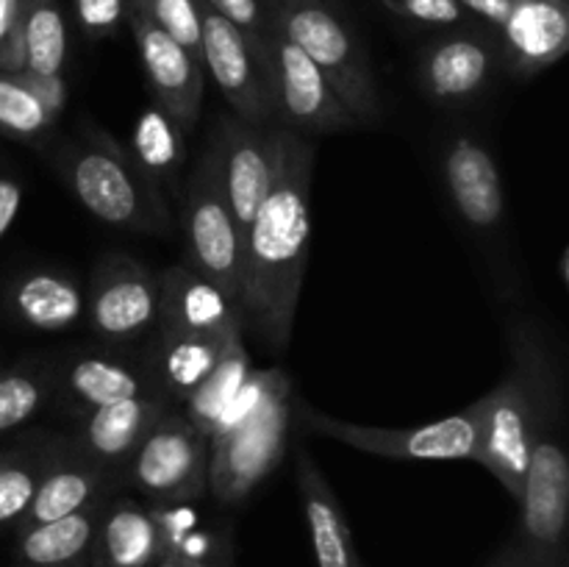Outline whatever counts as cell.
Wrapping results in <instances>:
<instances>
[{"mask_svg": "<svg viewBox=\"0 0 569 567\" xmlns=\"http://www.w3.org/2000/svg\"><path fill=\"white\" fill-rule=\"evenodd\" d=\"M311 172L315 148L287 131L281 170L242 242V328L272 348H287L303 289L311 237Z\"/></svg>", "mask_w": 569, "mask_h": 567, "instance_id": "1", "label": "cell"}, {"mask_svg": "<svg viewBox=\"0 0 569 567\" xmlns=\"http://www.w3.org/2000/svg\"><path fill=\"white\" fill-rule=\"evenodd\" d=\"M511 356L509 376L472 404L478 420L476 461L520 500L533 439L545 422L559 417V389L533 326H511Z\"/></svg>", "mask_w": 569, "mask_h": 567, "instance_id": "2", "label": "cell"}, {"mask_svg": "<svg viewBox=\"0 0 569 567\" xmlns=\"http://www.w3.org/2000/svg\"><path fill=\"white\" fill-rule=\"evenodd\" d=\"M292 384L281 370H250L209 439L206 493L237 506L270 476L287 450Z\"/></svg>", "mask_w": 569, "mask_h": 567, "instance_id": "3", "label": "cell"}, {"mask_svg": "<svg viewBox=\"0 0 569 567\" xmlns=\"http://www.w3.org/2000/svg\"><path fill=\"white\" fill-rule=\"evenodd\" d=\"M59 172L70 192L106 226L142 233L172 228L161 189L111 133L87 131L81 142L61 153Z\"/></svg>", "mask_w": 569, "mask_h": 567, "instance_id": "4", "label": "cell"}, {"mask_svg": "<svg viewBox=\"0 0 569 567\" xmlns=\"http://www.w3.org/2000/svg\"><path fill=\"white\" fill-rule=\"evenodd\" d=\"M270 20L289 42L298 44L315 61L356 126L381 122V92L367 50L333 0H295L272 9Z\"/></svg>", "mask_w": 569, "mask_h": 567, "instance_id": "5", "label": "cell"}, {"mask_svg": "<svg viewBox=\"0 0 569 567\" xmlns=\"http://www.w3.org/2000/svg\"><path fill=\"white\" fill-rule=\"evenodd\" d=\"M181 226L187 237L189 267L220 287L239 309L242 289V239L226 200L220 153L211 142L200 156L181 198Z\"/></svg>", "mask_w": 569, "mask_h": 567, "instance_id": "6", "label": "cell"}, {"mask_svg": "<svg viewBox=\"0 0 569 567\" xmlns=\"http://www.w3.org/2000/svg\"><path fill=\"white\" fill-rule=\"evenodd\" d=\"M259 61L267 87H270L276 126L287 128L298 137L339 133L356 128V120L339 103L331 83L317 70L315 61L298 44L289 42L276 26H270V33L261 42Z\"/></svg>", "mask_w": 569, "mask_h": 567, "instance_id": "7", "label": "cell"}, {"mask_svg": "<svg viewBox=\"0 0 569 567\" xmlns=\"http://www.w3.org/2000/svg\"><path fill=\"white\" fill-rule=\"evenodd\" d=\"M559 417L545 422L533 439L522 481L520 548L528 567L567 565V511H569V459L565 439L556 434Z\"/></svg>", "mask_w": 569, "mask_h": 567, "instance_id": "8", "label": "cell"}, {"mask_svg": "<svg viewBox=\"0 0 569 567\" xmlns=\"http://www.w3.org/2000/svg\"><path fill=\"white\" fill-rule=\"evenodd\" d=\"M133 487L153 506H181L206 493L209 437L183 417L167 409L153 422L126 465Z\"/></svg>", "mask_w": 569, "mask_h": 567, "instance_id": "9", "label": "cell"}, {"mask_svg": "<svg viewBox=\"0 0 569 567\" xmlns=\"http://www.w3.org/2000/svg\"><path fill=\"white\" fill-rule=\"evenodd\" d=\"M300 417L315 431L328 434L331 439H339V442L350 445L356 450H365V454L389 456V459L476 461L478 454L476 406H467L459 415H450L445 420H433L428 426L417 428H378L359 426V422H345L311 409L303 400H300Z\"/></svg>", "mask_w": 569, "mask_h": 567, "instance_id": "10", "label": "cell"}, {"mask_svg": "<svg viewBox=\"0 0 569 567\" xmlns=\"http://www.w3.org/2000/svg\"><path fill=\"white\" fill-rule=\"evenodd\" d=\"M226 200L231 206L239 239L244 242L261 203L270 195L281 170L287 128L250 126L239 117H226L214 137Z\"/></svg>", "mask_w": 569, "mask_h": 567, "instance_id": "11", "label": "cell"}, {"mask_svg": "<svg viewBox=\"0 0 569 567\" xmlns=\"http://www.w3.org/2000/svg\"><path fill=\"white\" fill-rule=\"evenodd\" d=\"M503 67L498 37L478 22L448 28L420 53V87L433 103L465 106L481 98Z\"/></svg>", "mask_w": 569, "mask_h": 567, "instance_id": "12", "label": "cell"}, {"mask_svg": "<svg viewBox=\"0 0 569 567\" xmlns=\"http://www.w3.org/2000/svg\"><path fill=\"white\" fill-rule=\"evenodd\" d=\"M200 61L231 103L233 117L250 126H276L270 87L259 53L239 28L200 3Z\"/></svg>", "mask_w": 569, "mask_h": 567, "instance_id": "13", "label": "cell"}, {"mask_svg": "<svg viewBox=\"0 0 569 567\" xmlns=\"http://www.w3.org/2000/svg\"><path fill=\"white\" fill-rule=\"evenodd\" d=\"M181 545L183 528L170 506L111 498L89 550V567H153Z\"/></svg>", "mask_w": 569, "mask_h": 567, "instance_id": "14", "label": "cell"}, {"mask_svg": "<svg viewBox=\"0 0 569 567\" xmlns=\"http://www.w3.org/2000/svg\"><path fill=\"white\" fill-rule=\"evenodd\" d=\"M126 22L137 42L144 78L153 92L156 106L164 109L178 126L194 128L203 106V61L178 44L170 33L156 28L142 11L126 6Z\"/></svg>", "mask_w": 569, "mask_h": 567, "instance_id": "15", "label": "cell"}, {"mask_svg": "<svg viewBox=\"0 0 569 567\" xmlns=\"http://www.w3.org/2000/svg\"><path fill=\"white\" fill-rule=\"evenodd\" d=\"M87 317L94 334L106 339H133L156 328L159 276L128 256L100 261L87 295Z\"/></svg>", "mask_w": 569, "mask_h": 567, "instance_id": "16", "label": "cell"}, {"mask_svg": "<svg viewBox=\"0 0 569 567\" xmlns=\"http://www.w3.org/2000/svg\"><path fill=\"white\" fill-rule=\"evenodd\" d=\"M439 167L461 220L478 233H498L506 222V192L492 150L472 133L456 131L445 139Z\"/></svg>", "mask_w": 569, "mask_h": 567, "instance_id": "17", "label": "cell"}, {"mask_svg": "<svg viewBox=\"0 0 569 567\" xmlns=\"http://www.w3.org/2000/svg\"><path fill=\"white\" fill-rule=\"evenodd\" d=\"M156 328L220 342L242 339V317L237 304L189 265H172L159 276Z\"/></svg>", "mask_w": 569, "mask_h": 567, "instance_id": "18", "label": "cell"}, {"mask_svg": "<svg viewBox=\"0 0 569 567\" xmlns=\"http://www.w3.org/2000/svg\"><path fill=\"white\" fill-rule=\"evenodd\" d=\"M495 37L506 70L537 76L567 56L569 0H515Z\"/></svg>", "mask_w": 569, "mask_h": 567, "instance_id": "19", "label": "cell"}, {"mask_svg": "<svg viewBox=\"0 0 569 567\" xmlns=\"http://www.w3.org/2000/svg\"><path fill=\"white\" fill-rule=\"evenodd\" d=\"M120 476L122 470L100 465V461H94L92 456L78 448L76 439L67 437L64 450L39 481L31 506L17 523V531L56 520V517L72 515V511L83 509V506L98 498H109Z\"/></svg>", "mask_w": 569, "mask_h": 567, "instance_id": "20", "label": "cell"}, {"mask_svg": "<svg viewBox=\"0 0 569 567\" xmlns=\"http://www.w3.org/2000/svg\"><path fill=\"white\" fill-rule=\"evenodd\" d=\"M167 409H170V400L156 392L98 406V409H89L83 415L81 428L72 439L94 461L122 470L144 439V434L153 428V422Z\"/></svg>", "mask_w": 569, "mask_h": 567, "instance_id": "21", "label": "cell"}, {"mask_svg": "<svg viewBox=\"0 0 569 567\" xmlns=\"http://www.w3.org/2000/svg\"><path fill=\"white\" fill-rule=\"evenodd\" d=\"M295 470H298L300 500H303L317 567H361L342 504L306 448L298 450Z\"/></svg>", "mask_w": 569, "mask_h": 567, "instance_id": "22", "label": "cell"}, {"mask_svg": "<svg viewBox=\"0 0 569 567\" xmlns=\"http://www.w3.org/2000/svg\"><path fill=\"white\" fill-rule=\"evenodd\" d=\"M9 311L33 331H70L87 317V292L76 278L59 270H31L17 278L6 295Z\"/></svg>", "mask_w": 569, "mask_h": 567, "instance_id": "23", "label": "cell"}, {"mask_svg": "<svg viewBox=\"0 0 569 567\" xmlns=\"http://www.w3.org/2000/svg\"><path fill=\"white\" fill-rule=\"evenodd\" d=\"M109 498L92 500L72 515L56 517V520L39 523V526L20 528L17 534V550L22 565L33 567H70L89 565L94 534H98Z\"/></svg>", "mask_w": 569, "mask_h": 567, "instance_id": "24", "label": "cell"}, {"mask_svg": "<svg viewBox=\"0 0 569 567\" xmlns=\"http://www.w3.org/2000/svg\"><path fill=\"white\" fill-rule=\"evenodd\" d=\"M237 342H242V339H237ZM231 345L233 342L194 337V334L161 331L159 328L153 361H150V378L170 404L172 400H187L203 384V378L214 370L220 356Z\"/></svg>", "mask_w": 569, "mask_h": 567, "instance_id": "25", "label": "cell"}, {"mask_svg": "<svg viewBox=\"0 0 569 567\" xmlns=\"http://www.w3.org/2000/svg\"><path fill=\"white\" fill-rule=\"evenodd\" d=\"M67 398L83 409H98V406L117 404V400L137 398V395H161L156 389L153 378L142 376L137 367L122 365L106 356H78L56 376Z\"/></svg>", "mask_w": 569, "mask_h": 567, "instance_id": "26", "label": "cell"}, {"mask_svg": "<svg viewBox=\"0 0 569 567\" xmlns=\"http://www.w3.org/2000/svg\"><path fill=\"white\" fill-rule=\"evenodd\" d=\"M128 153L137 161L139 170L161 189V195L167 189L176 192L183 159H187V142H183V128L164 109L148 106L137 117Z\"/></svg>", "mask_w": 569, "mask_h": 567, "instance_id": "27", "label": "cell"}, {"mask_svg": "<svg viewBox=\"0 0 569 567\" xmlns=\"http://www.w3.org/2000/svg\"><path fill=\"white\" fill-rule=\"evenodd\" d=\"M67 437L56 434H37L17 442L14 456L0 470V526H17L26 509L31 506L33 493L44 472L50 470L59 454L64 450Z\"/></svg>", "mask_w": 569, "mask_h": 567, "instance_id": "28", "label": "cell"}, {"mask_svg": "<svg viewBox=\"0 0 569 567\" xmlns=\"http://www.w3.org/2000/svg\"><path fill=\"white\" fill-rule=\"evenodd\" d=\"M250 376V356L242 342H233L226 354L220 356L214 370L203 378L198 389L183 400V417L198 428L203 437L211 439V434L220 426L222 415L233 398L239 395L242 384Z\"/></svg>", "mask_w": 569, "mask_h": 567, "instance_id": "29", "label": "cell"}, {"mask_svg": "<svg viewBox=\"0 0 569 567\" xmlns=\"http://www.w3.org/2000/svg\"><path fill=\"white\" fill-rule=\"evenodd\" d=\"M22 53L28 72L64 76L67 20L59 0H22Z\"/></svg>", "mask_w": 569, "mask_h": 567, "instance_id": "30", "label": "cell"}, {"mask_svg": "<svg viewBox=\"0 0 569 567\" xmlns=\"http://www.w3.org/2000/svg\"><path fill=\"white\" fill-rule=\"evenodd\" d=\"M56 389V372L39 365L0 372V437L31 420Z\"/></svg>", "mask_w": 569, "mask_h": 567, "instance_id": "31", "label": "cell"}, {"mask_svg": "<svg viewBox=\"0 0 569 567\" xmlns=\"http://www.w3.org/2000/svg\"><path fill=\"white\" fill-rule=\"evenodd\" d=\"M56 120L44 111L20 72L0 70V133L20 142H42Z\"/></svg>", "mask_w": 569, "mask_h": 567, "instance_id": "32", "label": "cell"}, {"mask_svg": "<svg viewBox=\"0 0 569 567\" xmlns=\"http://www.w3.org/2000/svg\"><path fill=\"white\" fill-rule=\"evenodd\" d=\"M156 28L200 56V0H128Z\"/></svg>", "mask_w": 569, "mask_h": 567, "instance_id": "33", "label": "cell"}, {"mask_svg": "<svg viewBox=\"0 0 569 567\" xmlns=\"http://www.w3.org/2000/svg\"><path fill=\"white\" fill-rule=\"evenodd\" d=\"M383 9L403 20L428 28H461L472 26L470 14L459 6V0H378Z\"/></svg>", "mask_w": 569, "mask_h": 567, "instance_id": "34", "label": "cell"}, {"mask_svg": "<svg viewBox=\"0 0 569 567\" xmlns=\"http://www.w3.org/2000/svg\"><path fill=\"white\" fill-rule=\"evenodd\" d=\"M200 3L209 6L220 17H226L233 28H239L256 48V53H259L261 42H264L272 26L270 9L264 6V0H200Z\"/></svg>", "mask_w": 569, "mask_h": 567, "instance_id": "35", "label": "cell"}, {"mask_svg": "<svg viewBox=\"0 0 569 567\" xmlns=\"http://www.w3.org/2000/svg\"><path fill=\"white\" fill-rule=\"evenodd\" d=\"M126 6L128 0H72L83 33L92 39H106L117 33V28L126 20Z\"/></svg>", "mask_w": 569, "mask_h": 567, "instance_id": "36", "label": "cell"}, {"mask_svg": "<svg viewBox=\"0 0 569 567\" xmlns=\"http://www.w3.org/2000/svg\"><path fill=\"white\" fill-rule=\"evenodd\" d=\"M0 70L22 72V0H0Z\"/></svg>", "mask_w": 569, "mask_h": 567, "instance_id": "37", "label": "cell"}, {"mask_svg": "<svg viewBox=\"0 0 569 567\" xmlns=\"http://www.w3.org/2000/svg\"><path fill=\"white\" fill-rule=\"evenodd\" d=\"M20 78L31 87V92L39 98V103L44 106V111H48L53 120H59L61 111H64L67 106L64 76H37V72L22 70Z\"/></svg>", "mask_w": 569, "mask_h": 567, "instance_id": "38", "label": "cell"}, {"mask_svg": "<svg viewBox=\"0 0 569 567\" xmlns=\"http://www.w3.org/2000/svg\"><path fill=\"white\" fill-rule=\"evenodd\" d=\"M511 3H515V0H459L461 9L470 14V20L492 33H498V28L503 26V20L509 17Z\"/></svg>", "mask_w": 569, "mask_h": 567, "instance_id": "39", "label": "cell"}, {"mask_svg": "<svg viewBox=\"0 0 569 567\" xmlns=\"http://www.w3.org/2000/svg\"><path fill=\"white\" fill-rule=\"evenodd\" d=\"M22 206V183L11 172H0V239L14 226Z\"/></svg>", "mask_w": 569, "mask_h": 567, "instance_id": "40", "label": "cell"}, {"mask_svg": "<svg viewBox=\"0 0 569 567\" xmlns=\"http://www.w3.org/2000/svg\"><path fill=\"white\" fill-rule=\"evenodd\" d=\"M206 565H209V561H200L198 556H192L189 550L178 548V550H172V554H167L164 559L156 561L153 567H206Z\"/></svg>", "mask_w": 569, "mask_h": 567, "instance_id": "41", "label": "cell"}, {"mask_svg": "<svg viewBox=\"0 0 569 567\" xmlns=\"http://www.w3.org/2000/svg\"><path fill=\"white\" fill-rule=\"evenodd\" d=\"M489 567H528L526 556H522L520 543H515V545H509V548L500 550L498 559H495Z\"/></svg>", "mask_w": 569, "mask_h": 567, "instance_id": "42", "label": "cell"}, {"mask_svg": "<svg viewBox=\"0 0 569 567\" xmlns=\"http://www.w3.org/2000/svg\"><path fill=\"white\" fill-rule=\"evenodd\" d=\"M559 272H561V284H569V250H561V259H559Z\"/></svg>", "mask_w": 569, "mask_h": 567, "instance_id": "43", "label": "cell"}, {"mask_svg": "<svg viewBox=\"0 0 569 567\" xmlns=\"http://www.w3.org/2000/svg\"><path fill=\"white\" fill-rule=\"evenodd\" d=\"M17 450V442H9V445H0V470H3L6 465H9V459L14 456Z\"/></svg>", "mask_w": 569, "mask_h": 567, "instance_id": "44", "label": "cell"}, {"mask_svg": "<svg viewBox=\"0 0 569 567\" xmlns=\"http://www.w3.org/2000/svg\"><path fill=\"white\" fill-rule=\"evenodd\" d=\"M289 3H295V0H264V6L267 9H281V6H289Z\"/></svg>", "mask_w": 569, "mask_h": 567, "instance_id": "45", "label": "cell"}, {"mask_svg": "<svg viewBox=\"0 0 569 567\" xmlns=\"http://www.w3.org/2000/svg\"><path fill=\"white\" fill-rule=\"evenodd\" d=\"M206 567H231V559H228V554H226L222 559H211Z\"/></svg>", "mask_w": 569, "mask_h": 567, "instance_id": "46", "label": "cell"}, {"mask_svg": "<svg viewBox=\"0 0 569 567\" xmlns=\"http://www.w3.org/2000/svg\"><path fill=\"white\" fill-rule=\"evenodd\" d=\"M26 567H33V565H26ZM70 567H89V565H70Z\"/></svg>", "mask_w": 569, "mask_h": 567, "instance_id": "47", "label": "cell"}, {"mask_svg": "<svg viewBox=\"0 0 569 567\" xmlns=\"http://www.w3.org/2000/svg\"><path fill=\"white\" fill-rule=\"evenodd\" d=\"M565 567H567V565H565Z\"/></svg>", "mask_w": 569, "mask_h": 567, "instance_id": "48", "label": "cell"}]
</instances>
